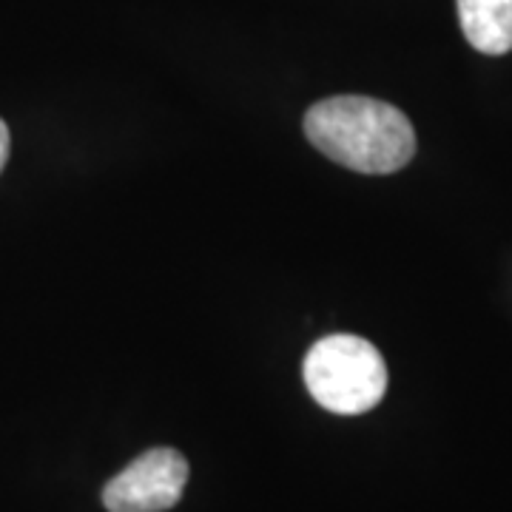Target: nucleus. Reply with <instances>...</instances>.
<instances>
[{
    "instance_id": "obj_1",
    "label": "nucleus",
    "mask_w": 512,
    "mask_h": 512,
    "mask_svg": "<svg viewBox=\"0 0 512 512\" xmlns=\"http://www.w3.org/2000/svg\"><path fill=\"white\" fill-rule=\"evenodd\" d=\"M305 134L333 163L359 174H393L416 154V131L396 106L339 94L319 100L305 114Z\"/></svg>"
},
{
    "instance_id": "obj_2",
    "label": "nucleus",
    "mask_w": 512,
    "mask_h": 512,
    "mask_svg": "<svg viewBox=\"0 0 512 512\" xmlns=\"http://www.w3.org/2000/svg\"><path fill=\"white\" fill-rule=\"evenodd\" d=\"M302 373L313 399L339 416H362L382 402L387 390L382 353L350 333L319 339L308 350Z\"/></svg>"
},
{
    "instance_id": "obj_5",
    "label": "nucleus",
    "mask_w": 512,
    "mask_h": 512,
    "mask_svg": "<svg viewBox=\"0 0 512 512\" xmlns=\"http://www.w3.org/2000/svg\"><path fill=\"white\" fill-rule=\"evenodd\" d=\"M9 148H12V143H9V128L0 120V171H3V165L9 160Z\"/></svg>"
},
{
    "instance_id": "obj_3",
    "label": "nucleus",
    "mask_w": 512,
    "mask_h": 512,
    "mask_svg": "<svg viewBox=\"0 0 512 512\" xmlns=\"http://www.w3.org/2000/svg\"><path fill=\"white\" fill-rule=\"evenodd\" d=\"M188 461L174 447H154L134 458L103 487L109 512H165L183 498Z\"/></svg>"
},
{
    "instance_id": "obj_4",
    "label": "nucleus",
    "mask_w": 512,
    "mask_h": 512,
    "mask_svg": "<svg viewBox=\"0 0 512 512\" xmlns=\"http://www.w3.org/2000/svg\"><path fill=\"white\" fill-rule=\"evenodd\" d=\"M458 20L481 55L512 52V0H458Z\"/></svg>"
}]
</instances>
